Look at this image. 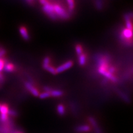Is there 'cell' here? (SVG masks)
I'll use <instances>...</instances> for the list:
<instances>
[{"label": "cell", "mask_w": 133, "mask_h": 133, "mask_svg": "<svg viewBox=\"0 0 133 133\" xmlns=\"http://www.w3.org/2000/svg\"><path fill=\"white\" fill-rule=\"evenodd\" d=\"M43 66L45 70H47V71H48L49 72H50L51 73H52L53 74H57L56 69L54 68L53 66H51L49 64V65H43Z\"/></svg>", "instance_id": "11"}, {"label": "cell", "mask_w": 133, "mask_h": 133, "mask_svg": "<svg viewBox=\"0 0 133 133\" xmlns=\"http://www.w3.org/2000/svg\"><path fill=\"white\" fill-rule=\"evenodd\" d=\"M124 19L125 21L126 22V26L127 28L128 29V30L132 31V23L130 21V16L129 14H125L124 15Z\"/></svg>", "instance_id": "9"}, {"label": "cell", "mask_w": 133, "mask_h": 133, "mask_svg": "<svg viewBox=\"0 0 133 133\" xmlns=\"http://www.w3.org/2000/svg\"><path fill=\"white\" fill-rule=\"evenodd\" d=\"M4 66H5V62L3 60L0 59V72L3 69Z\"/></svg>", "instance_id": "24"}, {"label": "cell", "mask_w": 133, "mask_h": 133, "mask_svg": "<svg viewBox=\"0 0 133 133\" xmlns=\"http://www.w3.org/2000/svg\"><path fill=\"white\" fill-rule=\"evenodd\" d=\"M50 96H51V94H50V93L45 92V91L39 95V97L40 99H45L49 97Z\"/></svg>", "instance_id": "17"}, {"label": "cell", "mask_w": 133, "mask_h": 133, "mask_svg": "<svg viewBox=\"0 0 133 133\" xmlns=\"http://www.w3.org/2000/svg\"><path fill=\"white\" fill-rule=\"evenodd\" d=\"M76 130L78 132H88L90 130V128L89 126L87 125H79L76 127Z\"/></svg>", "instance_id": "7"}, {"label": "cell", "mask_w": 133, "mask_h": 133, "mask_svg": "<svg viewBox=\"0 0 133 133\" xmlns=\"http://www.w3.org/2000/svg\"><path fill=\"white\" fill-rule=\"evenodd\" d=\"M44 90H45V92H48V93H51V91L52 90V88H51L49 87H44Z\"/></svg>", "instance_id": "25"}, {"label": "cell", "mask_w": 133, "mask_h": 133, "mask_svg": "<svg viewBox=\"0 0 133 133\" xmlns=\"http://www.w3.org/2000/svg\"><path fill=\"white\" fill-rule=\"evenodd\" d=\"M57 112L60 115H63L65 114V109L62 104H59L57 106Z\"/></svg>", "instance_id": "13"}, {"label": "cell", "mask_w": 133, "mask_h": 133, "mask_svg": "<svg viewBox=\"0 0 133 133\" xmlns=\"http://www.w3.org/2000/svg\"><path fill=\"white\" fill-rule=\"evenodd\" d=\"M86 62V57L84 54H82L79 56V63L81 65H84Z\"/></svg>", "instance_id": "12"}, {"label": "cell", "mask_w": 133, "mask_h": 133, "mask_svg": "<svg viewBox=\"0 0 133 133\" xmlns=\"http://www.w3.org/2000/svg\"><path fill=\"white\" fill-rule=\"evenodd\" d=\"M122 38L123 39L124 38L126 39H129L131 38L132 36V31L128 30L127 28H124L122 31Z\"/></svg>", "instance_id": "6"}, {"label": "cell", "mask_w": 133, "mask_h": 133, "mask_svg": "<svg viewBox=\"0 0 133 133\" xmlns=\"http://www.w3.org/2000/svg\"><path fill=\"white\" fill-rule=\"evenodd\" d=\"M8 120V114H1L0 115V120L2 122H6Z\"/></svg>", "instance_id": "19"}, {"label": "cell", "mask_w": 133, "mask_h": 133, "mask_svg": "<svg viewBox=\"0 0 133 133\" xmlns=\"http://www.w3.org/2000/svg\"><path fill=\"white\" fill-rule=\"evenodd\" d=\"M12 133H23V132L22 131H15Z\"/></svg>", "instance_id": "28"}, {"label": "cell", "mask_w": 133, "mask_h": 133, "mask_svg": "<svg viewBox=\"0 0 133 133\" xmlns=\"http://www.w3.org/2000/svg\"><path fill=\"white\" fill-rule=\"evenodd\" d=\"M1 104H0V109H1Z\"/></svg>", "instance_id": "29"}, {"label": "cell", "mask_w": 133, "mask_h": 133, "mask_svg": "<svg viewBox=\"0 0 133 133\" xmlns=\"http://www.w3.org/2000/svg\"><path fill=\"white\" fill-rule=\"evenodd\" d=\"M49 62H50V59L48 57H45L44 61H43V65H49Z\"/></svg>", "instance_id": "22"}, {"label": "cell", "mask_w": 133, "mask_h": 133, "mask_svg": "<svg viewBox=\"0 0 133 133\" xmlns=\"http://www.w3.org/2000/svg\"><path fill=\"white\" fill-rule=\"evenodd\" d=\"M76 50L77 54L78 56H79L80 55H82V52H83V49H82L81 45H77L76 47Z\"/></svg>", "instance_id": "18"}, {"label": "cell", "mask_w": 133, "mask_h": 133, "mask_svg": "<svg viewBox=\"0 0 133 133\" xmlns=\"http://www.w3.org/2000/svg\"><path fill=\"white\" fill-rule=\"evenodd\" d=\"M8 114H9L11 116H16L17 115V113L16 111L14 110H9L8 112Z\"/></svg>", "instance_id": "21"}, {"label": "cell", "mask_w": 133, "mask_h": 133, "mask_svg": "<svg viewBox=\"0 0 133 133\" xmlns=\"http://www.w3.org/2000/svg\"><path fill=\"white\" fill-rule=\"evenodd\" d=\"M39 2L43 6H45V5H48V3H49V2L48 1H45V0H41V1H39Z\"/></svg>", "instance_id": "26"}, {"label": "cell", "mask_w": 133, "mask_h": 133, "mask_svg": "<svg viewBox=\"0 0 133 133\" xmlns=\"http://www.w3.org/2000/svg\"><path fill=\"white\" fill-rule=\"evenodd\" d=\"M42 10L44 13L46 14L49 17V18H51V19L55 20L58 18L55 12V11H54L53 5H52L51 3H48V5L43 6Z\"/></svg>", "instance_id": "1"}, {"label": "cell", "mask_w": 133, "mask_h": 133, "mask_svg": "<svg viewBox=\"0 0 133 133\" xmlns=\"http://www.w3.org/2000/svg\"><path fill=\"white\" fill-rule=\"evenodd\" d=\"M66 2H67L68 5L69 11L70 12H72L74 8V2L73 0H67Z\"/></svg>", "instance_id": "15"}, {"label": "cell", "mask_w": 133, "mask_h": 133, "mask_svg": "<svg viewBox=\"0 0 133 133\" xmlns=\"http://www.w3.org/2000/svg\"><path fill=\"white\" fill-rule=\"evenodd\" d=\"M4 69L6 72H12L14 70V65L12 64H7L4 66Z\"/></svg>", "instance_id": "16"}, {"label": "cell", "mask_w": 133, "mask_h": 133, "mask_svg": "<svg viewBox=\"0 0 133 133\" xmlns=\"http://www.w3.org/2000/svg\"><path fill=\"white\" fill-rule=\"evenodd\" d=\"M9 110L8 109V107L6 104H3L1 105V109H0V112H1V114H8V112Z\"/></svg>", "instance_id": "14"}, {"label": "cell", "mask_w": 133, "mask_h": 133, "mask_svg": "<svg viewBox=\"0 0 133 133\" xmlns=\"http://www.w3.org/2000/svg\"><path fill=\"white\" fill-rule=\"evenodd\" d=\"M54 11L57 17L63 19H66L69 17V15L66 13L64 8L58 4L53 5Z\"/></svg>", "instance_id": "2"}, {"label": "cell", "mask_w": 133, "mask_h": 133, "mask_svg": "<svg viewBox=\"0 0 133 133\" xmlns=\"http://www.w3.org/2000/svg\"><path fill=\"white\" fill-rule=\"evenodd\" d=\"M50 94H51V96H53L55 97H61L63 95V92L59 90H52L51 91V92L50 93Z\"/></svg>", "instance_id": "10"}, {"label": "cell", "mask_w": 133, "mask_h": 133, "mask_svg": "<svg viewBox=\"0 0 133 133\" xmlns=\"http://www.w3.org/2000/svg\"><path fill=\"white\" fill-rule=\"evenodd\" d=\"M5 53H6L5 50H4L3 49H0V57H2Z\"/></svg>", "instance_id": "27"}, {"label": "cell", "mask_w": 133, "mask_h": 133, "mask_svg": "<svg viewBox=\"0 0 133 133\" xmlns=\"http://www.w3.org/2000/svg\"><path fill=\"white\" fill-rule=\"evenodd\" d=\"M19 32L24 39L28 41V40H29V39H30V36H29L27 30H26V28L24 27H20Z\"/></svg>", "instance_id": "8"}, {"label": "cell", "mask_w": 133, "mask_h": 133, "mask_svg": "<svg viewBox=\"0 0 133 133\" xmlns=\"http://www.w3.org/2000/svg\"><path fill=\"white\" fill-rule=\"evenodd\" d=\"M103 2L102 1H95V6H96L97 9L101 10L103 8Z\"/></svg>", "instance_id": "20"}, {"label": "cell", "mask_w": 133, "mask_h": 133, "mask_svg": "<svg viewBox=\"0 0 133 133\" xmlns=\"http://www.w3.org/2000/svg\"><path fill=\"white\" fill-rule=\"evenodd\" d=\"M72 65H73L72 61L66 62L65 63L59 66L57 69H56V72L57 73H61L62 72H64V70L70 68Z\"/></svg>", "instance_id": "3"}, {"label": "cell", "mask_w": 133, "mask_h": 133, "mask_svg": "<svg viewBox=\"0 0 133 133\" xmlns=\"http://www.w3.org/2000/svg\"><path fill=\"white\" fill-rule=\"evenodd\" d=\"M115 71V69L114 66H110L109 68L108 69V72L111 74H113Z\"/></svg>", "instance_id": "23"}, {"label": "cell", "mask_w": 133, "mask_h": 133, "mask_svg": "<svg viewBox=\"0 0 133 133\" xmlns=\"http://www.w3.org/2000/svg\"><path fill=\"white\" fill-rule=\"evenodd\" d=\"M89 121L90 123V124H91V125L93 127V128H94V130L96 133H102L101 129L98 126V125L97 124V122L95 119L94 118L92 117H90L89 118Z\"/></svg>", "instance_id": "5"}, {"label": "cell", "mask_w": 133, "mask_h": 133, "mask_svg": "<svg viewBox=\"0 0 133 133\" xmlns=\"http://www.w3.org/2000/svg\"><path fill=\"white\" fill-rule=\"evenodd\" d=\"M25 86H26V88L30 91V92L32 93V94H33L34 96L35 97H38L39 96V93L38 92V91L34 87H33L31 83H28V82H26L25 83Z\"/></svg>", "instance_id": "4"}]
</instances>
